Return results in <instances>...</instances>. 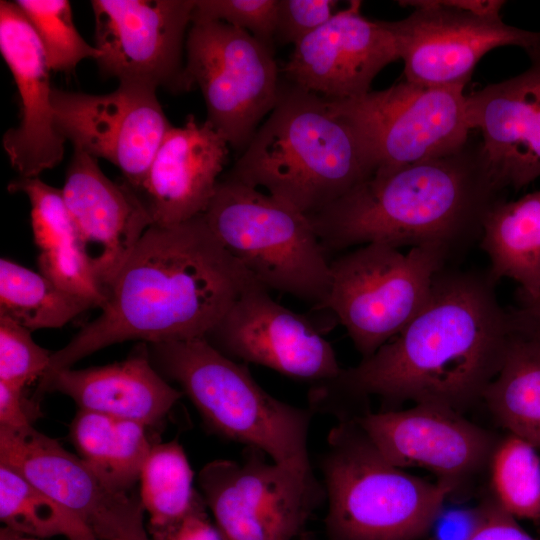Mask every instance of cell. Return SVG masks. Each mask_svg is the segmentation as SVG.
<instances>
[{
    "mask_svg": "<svg viewBox=\"0 0 540 540\" xmlns=\"http://www.w3.org/2000/svg\"><path fill=\"white\" fill-rule=\"evenodd\" d=\"M489 275L442 268L417 315L374 354L310 393L311 407L335 412L341 403L378 396L464 413L482 402L499 372L513 332Z\"/></svg>",
    "mask_w": 540,
    "mask_h": 540,
    "instance_id": "1",
    "label": "cell"
},
{
    "mask_svg": "<svg viewBox=\"0 0 540 540\" xmlns=\"http://www.w3.org/2000/svg\"><path fill=\"white\" fill-rule=\"evenodd\" d=\"M259 284L221 245L204 215L151 225L116 277L101 314L51 354L41 378L123 341L205 338Z\"/></svg>",
    "mask_w": 540,
    "mask_h": 540,
    "instance_id": "2",
    "label": "cell"
},
{
    "mask_svg": "<svg viewBox=\"0 0 540 540\" xmlns=\"http://www.w3.org/2000/svg\"><path fill=\"white\" fill-rule=\"evenodd\" d=\"M503 191L482 143L469 138L448 154L376 170L309 219L327 252L378 243L451 253L481 237L484 216Z\"/></svg>",
    "mask_w": 540,
    "mask_h": 540,
    "instance_id": "3",
    "label": "cell"
},
{
    "mask_svg": "<svg viewBox=\"0 0 540 540\" xmlns=\"http://www.w3.org/2000/svg\"><path fill=\"white\" fill-rule=\"evenodd\" d=\"M375 171L356 129L326 99L287 82L228 176L310 217Z\"/></svg>",
    "mask_w": 540,
    "mask_h": 540,
    "instance_id": "4",
    "label": "cell"
},
{
    "mask_svg": "<svg viewBox=\"0 0 540 540\" xmlns=\"http://www.w3.org/2000/svg\"><path fill=\"white\" fill-rule=\"evenodd\" d=\"M321 468L331 540H420L453 496L450 485L390 463L353 418L329 432Z\"/></svg>",
    "mask_w": 540,
    "mask_h": 540,
    "instance_id": "5",
    "label": "cell"
},
{
    "mask_svg": "<svg viewBox=\"0 0 540 540\" xmlns=\"http://www.w3.org/2000/svg\"><path fill=\"white\" fill-rule=\"evenodd\" d=\"M153 365L177 382L206 424L223 437L281 464L311 465L312 411L267 393L248 367L205 338L149 344Z\"/></svg>",
    "mask_w": 540,
    "mask_h": 540,
    "instance_id": "6",
    "label": "cell"
},
{
    "mask_svg": "<svg viewBox=\"0 0 540 540\" xmlns=\"http://www.w3.org/2000/svg\"><path fill=\"white\" fill-rule=\"evenodd\" d=\"M203 215L225 250L267 290L322 309L330 261L308 216L228 175Z\"/></svg>",
    "mask_w": 540,
    "mask_h": 540,
    "instance_id": "7",
    "label": "cell"
},
{
    "mask_svg": "<svg viewBox=\"0 0 540 540\" xmlns=\"http://www.w3.org/2000/svg\"><path fill=\"white\" fill-rule=\"evenodd\" d=\"M449 254L431 245L407 253L385 244L359 246L330 261V289L322 309L336 315L367 358L422 309Z\"/></svg>",
    "mask_w": 540,
    "mask_h": 540,
    "instance_id": "8",
    "label": "cell"
},
{
    "mask_svg": "<svg viewBox=\"0 0 540 540\" xmlns=\"http://www.w3.org/2000/svg\"><path fill=\"white\" fill-rule=\"evenodd\" d=\"M185 47L186 75L203 95L206 121L243 152L278 100L273 49L216 20H192Z\"/></svg>",
    "mask_w": 540,
    "mask_h": 540,
    "instance_id": "9",
    "label": "cell"
},
{
    "mask_svg": "<svg viewBox=\"0 0 540 540\" xmlns=\"http://www.w3.org/2000/svg\"><path fill=\"white\" fill-rule=\"evenodd\" d=\"M466 84L427 86L404 80L359 97L326 100L359 133L376 170L393 169L448 154L469 140Z\"/></svg>",
    "mask_w": 540,
    "mask_h": 540,
    "instance_id": "10",
    "label": "cell"
},
{
    "mask_svg": "<svg viewBox=\"0 0 540 540\" xmlns=\"http://www.w3.org/2000/svg\"><path fill=\"white\" fill-rule=\"evenodd\" d=\"M250 451L242 461L214 460L198 475L216 527L223 540H294L323 495L311 465Z\"/></svg>",
    "mask_w": 540,
    "mask_h": 540,
    "instance_id": "11",
    "label": "cell"
},
{
    "mask_svg": "<svg viewBox=\"0 0 540 540\" xmlns=\"http://www.w3.org/2000/svg\"><path fill=\"white\" fill-rule=\"evenodd\" d=\"M156 90L131 82L100 95L53 87L55 127L74 149L119 168L123 180L137 191L172 127Z\"/></svg>",
    "mask_w": 540,
    "mask_h": 540,
    "instance_id": "12",
    "label": "cell"
},
{
    "mask_svg": "<svg viewBox=\"0 0 540 540\" xmlns=\"http://www.w3.org/2000/svg\"><path fill=\"white\" fill-rule=\"evenodd\" d=\"M196 0H93L100 73L121 82L191 90L183 45Z\"/></svg>",
    "mask_w": 540,
    "mask_h": 540,
    "instance_id": "13",
    "label": "cell"
},
{
    "mask_svg": "<svg viewBox=\"0 0 540 540\" xmlns=\"http://www.w3.org/2000/svg\"><path fill=\"white\" fill-rule=\"evenodd\" d=\"M352 418L390 463L432 472L452 487L453 496L467 495L489 470L499 440L462 413L433 404L364 412Z\"/></svg>",
    "mask_w": 540,
    "mask_h": 540,
    "instance_id": "14",
    "label": "cell"
},
{
    "mask_svg": "<svg viewBox=\"0 0 540 540\" xmlns=\"http://www.w3.org/2000/svg\"><path fill=\"white\" fill-rule=\"evenodd\" d=\"M398 3L416 8L402 20L388 21L404 63V80L412 83H468L476 64L492 49L517 46L529 53L540 47V32L508 25L500 16H477L431 0Z\"/></svg>",
    "mask_w": 540,
    "mask_h": 540,
    "instance_id": "15",
    "label": "cell"
},
{
    "mask_svg": "<svg viewBox=\"0 0 540 540\" xmlns=\"http://www.w3.org/2000/svg\"><path fill=\"white\" fill-rule=\"evenodd\" d=\"M205 339L233 360L293 378H336L341 368L331 344L303 315L277 303L261 284L245 291Z\"/></svg>",
    "mask_w": 540,
    "mask_h": 540,
    "instance_id": "16",
    "label": "cell"
},
{
    "mask_svg": "<svg viewBox=\"0 0 540 540\" xmlns=\"http://www.w3.org/2000/svg\"><path fill=\"white\" fill-rule=\"evenodd\" d=\"M361 5L350 1L294 45L282 69L288 83L327 100L370 92L376 75L400 57L388 21L364 17Z\"/></svg>",
    "mask_w": 540,
    "mask_h": 540,
    "instance_id": "17",
    "label": "cell"
},
{
    "mask_svg": "<svg viewBox=\"0 0 540 540\" xmlns=\"http://www.w3.org/2000/svg\"><path fill=\"white\" fill-rule=\"evenodd\" d=\"M61 189L79 248L107 298L120 270L152 225L150 216L134 189L124 180H110L96 158L77 149Z\"/></svg>",
    "mask_w": 540,
    "mask_h": 540,
    "instance_id": "18",
    "label": "cell"
},
{
    "mask_svg": "<svg viewBox=\"0 0 540 540\" xmlns=\"http://www.w3.org/2000/svg\"><path fill=\"white\" fill-rule=\"evenodd\" d=\"M0 53L19 96V123L2 138L3 149L19 177L33 178L64 156L52 106L50 68L43 47L15 1H0Z\"/></svg>",
    "mask_w": 540,
    "mask_h": 540,
    "instance_id": "19",
    "label": "cell"
},
{
    "mask_svg": "<svg viewBox=\"0 0 540 540\" xmlns=\"http://www.w3.org/2000/svg\"><path fill=\"white\" fill-rule=\"evenodd\" d=\"M530 66L466 97L471 129L498 185L519 190L540 177V47L527 53Z\"/></svg>",
    "mask_w": 540,
    "mask_h": 540,
    "instance_id": "20",
    "label": "cell"
},
{
    "mask_svg": "<svg viewBox=\"0 0 540 540\" xmlns=\"http://www.w3.org/2000/svg\"><path fill=\"white\" fill-rule=\"evenodd\" d=\"M229 144L208 121L193 115L172 126L136 191L156 226H172L207 210L229 154Z\"/></svg>",
    "mask_w": 540,
    "mask_h": 540,
    "instance_id": "21",
    "label": "cell"
},
{
    "mask_svg": "<svg viewBox=\"0 0 540 540\" xmlns=\"http://www.w3.org/2000/svg\"><path fill=\"white\" fill-rule=\"evenodd\" d=\"M57 391L79 410L149 426L161 421L183 396L156 371L144 344L123 361L85 369L65 368L41 378L37 395Z\"/></svg>",
    "mask_w": 540,
    "mask_h": 540,
    "instance_id": "22",
    "label": "cell"
},
{
    "mask_svg": "<svg viewBox=\"0 0 540 540\" xmlns=\"http://www.w3.org/2000/svg\"><path fill=\"white\" fill-rule=\"evenodd\" d=\"M0 464L17 471L89 528L129 497L111 492L79 456L33 426L0 427Z\"/></svg>",
    "mask_w": 540,
    "mask_h": 540,
    "instance_id": "23",
    "label": "cell"
},
{
    "mask_svg": "<svg viewBox=\"0 0 540 540\" xmlns=\"http://www.w3.org/2000/svg\"><path fill=\"white\" fill-rule=\"evenodd\" d=\"M480 238L491 278L514 280L521 302L534 300L540 293V190L494 203L484 216Z\"/></svg>",
    "mask_w": 540,
    "mask_h": 540,
    "instance_id": "24",
    "label": "cell"
},
{
    "mask_svg": "<svg viewBox=\"0 0 540 540\" xmlns=\"http://www.w3.org/2000/svg\"><path fill=\"white\" fill-rule=\"evenodd\" d=\"M145 428L137 422L78 410L69 437L78 456L107 489L127 494L139 481L152 447Z\"/></svg>",
    "mask_w": 540,
    "mask_h": 540,
    "instance_id": "25",
    "label": "cell"
},
{
    "mask_svg": "<svg viewBox=\"0 0 540 540\" xmlns=\"http://www.w3.org/2000/svg\"><path fill=\"white\" fill-rule=\"evenodd\" d=\"M482 402L507 431L540 452V340L513 330L501 368Z\"/></svg>",
    "mask_w": 540,
    "mask_h": 540,
    "instance_id": "26",
    "label": "cell"
},
{
    "mask_svg": "<svg viewBox=\"0 0 540 540\" xmlns=\"http://www.w3.org/2000/svg\"><path fill=\"white\" fill-rule=\"evenodd\" d=\"M98 304L72 294L29 268L0 260V316L29 331L60 328Z\"/></svg>",
    "mask_w": 540,
    "mask_h": 540,
    "instance_id": "27",
    "label": "cell"
},
{
    "mask_svg": "<svg viewBox=\"0 0 540 540\" xmlns=\"http://www.w3.org/2000/svg\"><path fill=\"white\" fill-rule=\"evenodd\" d=\"M140 501L149 514L147 531L154 540L180 523L200 496L193 489V472L177 441L156 444L140 474Z\"/></svg>",
    "mask_w": 540,
    "mask_h": 540,
    "instance_id": "28",
    "label": "cell"
},
{
    "mask_svg": "<svg viewBox=\"0 0 540 540\" xmlns=\"http://www.w3.org/2000/svg\"><path fill=\"white\" fill-rule=\"evenodd\" d=\"M0 519L5 527L36 538L68 539L88 526L14 469L0 464Z\"/></svg>",
    "mask_w": 540,
    "mask_h": 540,
    "instance_id": "29",
    "label": "cell"
},
{
    "mask_svg": "<svg viewBox=\"0 0 540 540\" xmlns=\"http://www.w3.org/2000/svg\"><path fill=\"white\" fill-rule=\"evenodd\" d=\"M524 439L507 433L489 464L491 493L516 519L540 524V456Z\"/></svg>",
    "mask_w": 540,
    "mask_h": 540,
    "instance_id": "30",
    "label": "cell"
},
{
    "mask_svg": "<svg viewBox=\"0 0 540 540\" xmlns=\"http://www.w3.org/2000/svg\"><path fill=\"white\" fill-rule=\"evenodd\" d=\"M35 31L51 71L71 73L84 59L97 60L99 50L76 29L67 0H16Z\"/></svg>",
    "mask_w": 540,
    "mask_h": 540,
    "instance_id": "31",
    "label": "cell"
},
{
    "mask_svg": "<svg viewBox=\"0 0 540 540\" xmlns=\"http://www.w3.org/2000/svg\"><path fill=\"white\" fill-rule=\"evenodd\" d=\"M8 190L11 193L22 192L29 199L33 238L39 252L78 244L62 189L43 182L39 177H18L9 183Z\"/></svg>",
    "mask_w": 540,
    "mask_h": 540,
    "instance_id": "32",
    "label": "cell"
},
{
    "mask_svg": "<svg viewBox=\"0 0 540 540\" xmlns=\"http://www.w3.org/2000/svg\"><path fill=\"white\" fill-rule=\"evenodd\" d=\"M51 354L33 340L31 331L0 316V382L24 389L44 375Z\"/></svg>",
    "mask_w": 540,
    "mask_h": 540,
    "instance_id": "33",
    "label": "cell"
},
{
    "mask_svg": "<svg viewBox=\"0 0 540 540\" xmlns=\"http://www.w3.org/2000/svg\"><path fill=\"white\" fill-rule=\"evenodd\" d=\"M279 0H196L192 20H216L273 49Z\"/></svg>",
    "mask_w": 540,
    "mask_h": 540,
    "instance_id": "34",
    "label": "cell"
},
{
    "mask_svg": "<svg viewBox=\"0 0 540 540\" xmlns=\"http://www.w3.org/2000/svg\"><path fill=\"white\" fill-rule=\"evenodd\" d=\"M37 266L43 276L60 288L95 301L100 308L105 302L106 298L78 244L59 250L39 252Z\"/></svg>",
    "mask_w": 540,
    "mask_h": 540,
    "instance_id": "35",
    "label": "cell"
},
{
    "mask_svg": "<svg viewBox=\"0 0 540 540\" xmlns=\"http://www.w3.org/2000/svg\"><path fill=\"white\" fill-rule=\"evenodd\" d=\"M334 0H279L274 43L297 44L336 12Z\"/></svg>",
    "mask_w": 540,
    "mask_h": 540,
    "instance_id": "36",
    "label": "cell"
},
{
    "mask_svg": "<svg viewBox=\"0 0 540 540\" xmlns=\"http://www.w3.org/2000/svg\"><path fill=\"white\" fill-rule=\"evenodd\" d=\"M478 506L479 519L468 540H537L519 525L491 492Z\"/></svg>",
    "mask_w": 540,
    "mask_h": 540,
    "instance_id": "37",
    "label": "cell"
},
{
    "mask_svg": "<svg viewBox=\"0 0 540 540\" xmlns=\"http://www.w3.org/2000/svg\"><path fill=\"white\" fill-rule=\"evenodd\" d=\"M140 499L130 497L95 523L91 530L100 540H149Z\"/></svg>",
    "mask_w": 540,
    "mask_h": 540,
    "instance_id": "38",
    "label": "cell"
},
{
    "mask_svg": "<svg viewBox=\"0 0 540 540\" xmlns=\"http://www.w3.org/2000/svg\"><path fill=\"white\" fill-rule=\"evenodd\" d=\"M23 390L0 382V427L24 429L32 426L38 404L34 398L28 400Z\"/></svg>",
    "mask_w": 540,
    "mask_h": 540,
    "instance_id": "39",
    "label": "cell"
},
{
    "mask_svg": "<svg viewBox=\"0 0 540 540\" xmlns=\"http://www.w3.org/2000/svg\"><path fill=\"white\" fill-rule=\"evenodd\" d=\"M478 519V505L472 508L455 507L447 510L443 506L431 527L430 533L434 535L430 539L468 540L477 525Z\"/></svg>",
    "mask_w": 540,
    "mask_h": 540,
    "instance_id": "40",
    "label": "cell"
},
{
    "mask_svg": "<svg viewBox=\"0 0 540 540\" xmlns=\"http://www.w3.org/2000/svg\"><path fill=\"white\" fill-rule=\"evenodd\" d=\"M204 504L200 497L185 518L159 540H223L218 528L209 521Z\"/></svg>",
    "mask_w": 540,
    "mask_h": 540,
    "instance_id": "41",
    "label": "cell"
},
{
    "mask_svg": "<svg viewBox=\"0 0 540 540\" xmlns=\"http://www.w3.org/2000/svg\"><path fill=\"white\" fill-rule=\"evenodd\" d=\"M509 312L515 330L540 340V293L534 300L520 302L518 308Z\"/></svg>",
    "mask_w": 540,
    "mask_h": 540,
    "instance_id": "42",
    "label": "cell"
},
{
    "mask_svg": "<svg viewBox=\"0 0 540 540\" xmlns=\"http://www.w3.org/2000/svg\"><path fill=\"white\" fill-rule=\"evenodd\" d=\"M433 4L483 17H498L505 1L501 0H431Z\"/></svg>",
    "mask_w": 540,
    "mask_h": 540,
    "instance_id": "43",
    "label": "cell"
},
{
    "mask_svg": "<svg viewBox=\"0 0 540 540\" xmlns=\"http://www.w3.org/2000/svg\"><path fill=\"white\" fill-rule=\"evenodd\" d=\"M0 540H42L14 531L8 527H2L0 530Z\"/></svg>",
    "mask_w": 540,
    "mask_h": 540,
    "instance_id": "44",
    "label": "cell"
},
{
    "mask_svg": "<svg viewBox=\"0 0 540 540\" xmlns=\"http://www.w3.org/2000/svg\"><path fill=\"white\" fill-rule=\"evenodd\" d=\"M69 540H100L88 527L81 532L76 533Z\"/></svg>",
    "mask_w": 540,
    "mask_h": 540,
    "instance_id": "45",
    "label": "cell"
},
{
    "mask_svg": "<svg viewBox=\"0 0 540 540\" xmlns=\"http://www.w3.org/2000/svg\"><path fill=\"white\" fill-rule=\"evenodd\" d=\"M298 540H310V537L308 533L303 532L300 536H298Z\"/></svg>",
    "mask_w": 540,
    "mask_h": 540,
    "instance_id": "46",
    "label": "cell"
},
{
    "mask_svg": "<svg viewBox=\"0 0 540 540\" xmlns=\"http://www.w3.org/2000/svg\"><path fill=\"white\" fill-rule=\"evenodd\" d=\"M540 525V524H539ZM539 535H540V529H539Z\"/></svg>",
    "mask_w": 540,
    "mask_h": 540,
    "instance_id": "47",
    "label": "cell"
},
{
    "mask_svg": "<svg viewBox=\"0 0 540 540\" xmlns=\"http://www.w3.org/2000/svg\"><path fill=\"white\" fill-rule=\"evenodd\" d=\"M428 540H432V539L429 538Z\"/></svg>",
    "mask_w": 540,
    "mask_h": 540,
    "instance_id": "48",
    "label": "cell"
}]
</instances>
